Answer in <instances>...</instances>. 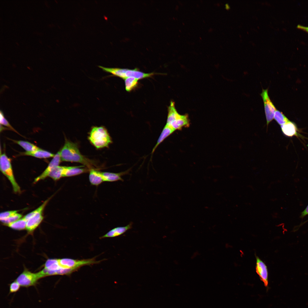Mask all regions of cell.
<instances>
[{"label":"cell","instance_id":"3","mask_svg":"<svg viewBox=\"0 0 308 308\" xmlns=\"http://www.w3.org/2000/svg\"><path fill=\"white\" fill-rule=\"evenodd\" d=\"M98 67L106 72L112 74V76L118 77L123 80L129 77H134L138 80L150 77L153 73H145L138 70L137 68L129 69L119 68H107L101 66Z\"/></svg>","mask_w":308,"mask_h":308},{"label":"cell","instance_id":"1","mask_svg":"<svg viewBox=\"0 0 308 308\" xmlns=\"http://www.w3.org/2000/svg\"><path fill=\"white\" fill-rule=\"evenodd\" d=\"M61 161L77 162L83 165L90 169L95 164L82 155L76 144L66 139L64 144L60 151Z\"/></svg>","mask_w":308,"mask_h":308},{"label":"cell","instance_id":"28","mask_svg":"<svg viewBox=\"0 0 308 308\" xmlns=\"http://www.w3.org/2000/svg\"><path fill=\"white\" fill-rule=\"evenodd\" d=\"M297 28L308 33V27H305L299 25H297Z\"/></svg>","mask_w":308,"mask_h":308},{"label":"cell","instance_id":"9","mask_svg":"<svg viewBox=\"0 0 308 308\" xmlns=\"http://www.w3.org/2000/svg\"><path fill=\"white\" fill-rule=\"evenodd\" d=\"M256 271L265 286L268 285V273L267 267L264 262L256 256Z\"/></svg>","mask_w":308,"mask_h":308},{"label":"cell","instance_id":"2","mask_svg":"<svg viewBox=\"0 0 308 308\" xmlns=\"http://www.w3.org/2000/svg\"><path fill=\"white\" fill-rule=\"evenodd\" d=\"M88 139L98 149L108 147L112 142L108 131L103 126L93 127L90 132Z\"/></svg>","mask_w":308,"mask_h":308},{"label":"cell","instance_id":"7","mask_svg":"<svg viewBox=\"0 0 308 308\" xmlns=\"http://www.w3.org/2000/svg\"><path fill=\"white\" fill-rule=\"evenodd\" d=\"M38 273H33L25 270L17 278L15 281L23 287L34 286L39 279Z\"/></svg>","mask_w":308,"mask_h":308},{"label":"cell","instance_id":"21","mask_svg":"<svg viewBox=\"0 0 308 308\" xmlns=\"http://www.w3.org/2000/svg\"><path fill=\"white\" fill-rule=\"evenodd\" d=\"M63 166H58L55 167L49 173L48 176L55 181L62 177Z\"/></svg>","mask_w":308,"mask_h":308},{"label":"cell","instance_id":"29","mask_svg":"<svg viewBox=\"0 0 308 308\" xmlns=\"http://www.w3.org/2000/svg\"><path fill=\"white\" fill-rule=\"evenodd\" d=\"M226 8L227 9H229L230 8L228 4H226L225 5Z\"/></svg>","mask_w":308,"mask_h":308},{"label":"cell","instance_id":"5","mask_svg":"<svg viewBox=\"0 0 308 308\" xmlns=\"http://www.w3.org/2000/svg\"><path fill=\"white\" fill-rule=\"evenodd\" d=\"M42 212L39 208H37L25 216L27 220L26 229L28 231L33 232L40 224L43 219Z\"/></svg>","mask_w":308,"mask_h":308},{"label":"cell","instance_id":"8","mask_svg":"<svg viewBox=\"0 0 308 308\" xmlns=\"http://www.w3.org/2000/svg\"><path fill=\"white\" fill-rule=\"evenodd\" d=\"M51 160L48 166L44 171L34 180V183H35L40 180L44 179L48 176L50 173L55 167L59 165L61 161L60 151H58Z\"/></svg>","mask_w":308,"mask_h":308},{"label":"cell","instance_id":"20","mask_svg":"<svg viewBox=\"0 0 308 308\" xmlns=\"http://www.w3.org/2000/svg\"><path fill=\"white\" fill-rule=\"evenodd\" d=\"M139 80L134 77H129L124 80L125 89L126 91L130 92L137 87Z\"/></svg>","mask_w":308,"mask_h":308},{"label":"cell","instance_id":"25","mask_svg":"<svg viewBox=\"0 0 308 308\" xmlns=\"http://www.w3.org/2000/svg\"><path fill=\"white\" fill-rule=\"evenodd\" d=\"M20 286L19 284L15 280L9 285V293L17 292L19 290Z\"/></svg>","mask_w":308,"mask_h":308},{"label":"cell","instance_id":"26","mask_svg":"<svg viewBox=\"0 0 308 308\" xmlns=\"http://www.w3.org/2000/svg\"><path fill=\"white\" fill-rule=\"evenodd\" d=\"M18 210H10L1 212L0 214V220L7 218L17 213Z\"/></svg>","mask_w":308,"mask_h":308},{"label":"cell","instance_id":"10","mask_svg":"<svg viewBox=\"0 0 308 308\" xmlns=\"http://www.w3.org/2000/svg\"><path fill=\"white\" fill-rule=\"evenodd\" d=\"M167 125L172 128L175 130H180L183 127H189L190 125L189 116L187 114H180L175 120L169 125Z\"/></svg>","mask_w":308,"mask_h":308},{"label":"cell","instance_id":"22","mask_svg":"<svg viewBox=\"0 0 308 308\" xmlns=\"http://www.w3.org/2000/svg\"><path fill=\"white\" fill-rule=\"evenodd\" d=\"M274 117L275 120L281 126L289 121L282 112L277 110L275 112Z\"/></svg>","mask_w":308,"mask_h":308},{"label":"cell","instance_id":"11","mask_svg":"<svg viewBox=\"0 0 308 308\" xmlns=\"http://www.w3.org/2000/svg\"><path fill=\"white\" fill-rule=\"evenodd\" d=\"M84 166H63L62 177H70L77 175L85 172L87 170L83 168Z\"/></svg>","mask_w":308,"mask_h":308},{"label":"cell","instance_id":"27","mask_svg":"<svg viewBox=\"0 0 308 308\" xmlns=\"http://www.w3.org/2000/svg\"><path fill=\"white\" fill-rule=\"evenodd\" d=\"M307 215H308V205L304 210L301 213L300 217L303 218Z\"/></svg>","mask_w":308,"mask_h":308},{"label":"cell","instance_id":"30","mask_svg":"<svg viewBox=\"0 0 308 308\" xmlns=\"http://www.w3.org/2000/svg\"><path fill=\"white\" fill-rule=\"evenodd\" d=\"M307 221H308V220H306V221L305 222H303V223H302L301 224L299 225V226H301L303 224H305L306 222H307Z\"/></svg>","mask_w":308,"mask_h":308},{"label":"cell","instance_id":"17","mask_svg":"<svg viewBox=\"0 0 308 308\" xmlns=\"http://www.w3.org/2000/svg\"><path fill=\"white\" fill-rule=\"evenodd\" d=\"M22 154L24 155L30 156L40 159L53 157L55 155L51 153L40 148L32 152L26 151L23 153Z\"/></svg>","mask_w":308,"mask_h":308},{"label":"cell","instance_id":"14","mask_svg":"<svg viewBox=\"0 0 308 308\" xmlns=\"http://www.w3.org/2000/svg\"><path fill=\"white\" fill-rule=\"evenodd\" d=\"M283 133L285 136L292 137L297 135L298 129L295 124L289 121L285 124L281 126Z\"/></svg>","mask_w":308,"mask_h":308},{"label":"cell","instance_id":"18","mask_svg":"<svg viewBox=\"0 0 308 308\" xmlns=\"http://www.w3.org/2000/svg\"><path fill=\"white\" fill-rule=\"evenodd\" d=\"M27 220L25 218H21L13 222L10 223L6 226L17 230H22L26 229Z\"/></svg>","mask_w":308,"mask_h":308},{"label":"cell","instance_id":"15","mask_svg":"<svg viewBox=\"0 0 308 308\" xmlns=\"http://www.w3.org/2000/svg\"><path fill=\"white\" fill-rule=\"evenodd\" d=\"M89 179L92 185L98 186L104 181L101 172L93 169H90Z\"/></svg>","mask_w":308,"mask_h":308},{"label":"cell","instance_id":"12","mask_svg":"<svg viewBox=\"0 0 308 308\" xmlns=\"http://www.w3.org/2000/svg\"><path fill=\"white\" fill-rule=\"evenodd\" d=\"M130 170L131 169H129L125 171L119 173L101 172V173L104 181L114 182L118 181H123L124 180L121 177L128 174Z\"/></svg>","mask_w":308,"mask_h":308},{"label":"cell","instance_id":"13","mask_svg":"<svg viewBox=\"0 0 308 308\" xmlns=\"http://www.w3.org/2000/svg\"><path fill=\"white\" fill-rule=\"evenodd\" d=\"M132 224V222H131L126 226L115 228L109 231L101 237L100 238H112L120 236L131 228Z\"/></svg>","mask_w":308,"mask_h":308},{"label":"cell","instance_id":"24","mask_svg":"<svg viewBox=\"0 0 308 308\" xmlns=\"http://www.w3.org/2000/svg\"><path fill=\"white\" fill-rule=\"evenodd\" d=\"M0 123L1 125H4L7 127L11 130H12L16 133L19 134V133L12 126L7 120L5 118L3 112L1 111L0 112Z\"/></svg>","mask_w":308,"mask_h":308},{"label":"cell","instance_id":"19","mask_svg":"<svg viewBox=\"0 0 308 308\" xmlns=\"http://www.w3.org/2000/svg\"><path fill=\"white\" fill-rule=\"evenodd\" d=\"M23 147L27 152H32L40 148L28 141L22 140H13Z\"/></svg>","mask_w":308,"mask_h":308},{"label":"cell","instance_id":"16","mask_svg":"<svg viewBox=\"0 0 308 308\" xmlns=\"http://www.w3.org/2000/svg\"><path fill=\"white\" fill-rule=\"evenodd\" d=\"M175 131L172 128L166 124L162 130L156 145L153 148L151 154L153 153L160 144L166 138L173 133Z\"/></svg>","mask_w":308,"mask_h":308},{"label":"cell","instance_id":"6","mask_svg":"<svg viewBox=\"0 0 308 308\" xmlns=\"http://www.w3.org/2000/svg\"><path fill=\"white\" fill-rule=\"evenodd\" d=\"M268 89H263L260 95L264 102L267 127L273 119L276 109L272 102L268 94Z\"/></svg>","mask_w":308,"mask_h":308},{"label":"cell","instance_id":"4","mask_svg":"<svg viewBox=\"0 0 308 308\" xmlns=\"http://www.w3.org/2000/svg\"><path fill=\"white\" fill-rule=\"evenodd\" d=\"M0 169L2 173L7 178L11 183L13 190L16 193L21 192L20 186L15 179L11 160L6 155L5 153L1 154L0 152Z\"/></svg>","mask_w":308,"mask_h":308},{"label":"cell","instance_id":"23","mask_svg":"<svg viewBox=\"0 0 308 308\" xmlns=\"http://www.w3.org/2000/svg\"><path fill=\"white\" fill-rule=\"evenodd\" d=\"M22 216V215L21 214L17 213L7 218L0 220L2 223L6 225L21 218Z\"/></svg>","mask_w":308,"mask_h":308}]
</instances>
